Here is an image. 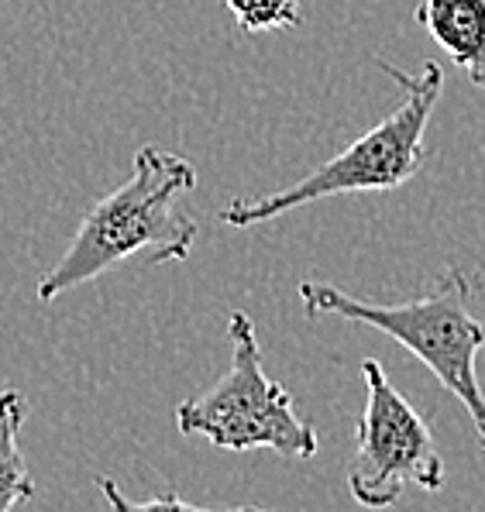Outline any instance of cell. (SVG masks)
I'll return each mask as SVG.
<instances>
[{
  "label": "cell",
  "instance_id": "6da1fadb",
  "mask_svg": "<svg viewBox=\"0 0 485 512\" xmlns=\"http://www.w3.org/2000/svg\"><path fill=\"white\" fill-rule=\"evenodd\" d=\"M197 186V169L176 152L159 145H142L135 152V169L124 186L93 203L66 255L38 282V299L52 303L76 286L117 265L138 262L145 269L190 258L197 241V220L179 210V196Z\"/></svg>",
  "mask_w": 485,
  "mask_h": 512
},
{
  "label": "cell",
  "instance_id": "7a4b0ae2",
  "mask_svg": "<svg viewBox=\"0 0 485 512\" xmlns=\"http://www.w3.org/2000/svg\"><path fill=\"white\" fill-rule=\"evenodd\" d=\"M468 293L472 286L461 269H448L434 293L406 303H369L327 282H300L296 289L307 317H341L375 327L424 361L430 375L465 406L485 451V392L475 375L479 351H485V320L468 310Z\"/></svg>",
  "mask_w": 485,
  "mask_h": 512
},
{
  "label": "cell",
  "instance_id": "3957f363",
  "mask_svg": "<svg viewBox=\"0 0 485 512\" xmlns=\"http://www.w3.org/2000/svg\"><path fill=\"white\" fill-rule=\"evenodd\" d=\"M382 73H389L403 90V100L386 121L365 131L358 141H351L344 152L324 165H317L300 183L283 186L269 196L255 200H231L221 210V220L228 227H252L262 220L283 217L296 207L327 200L341 193H386L403 183H410L427 159V124L444 90V73L437 62H424L417 73L379 62Z\"/></svg>",
  "mask_w": 485,
  "mask_h": 512
},
{
  "label": "cell",
  "instance_id": "277c9868",
  "mask_svg": "<svg viewBox=\"0 0 485 512\" xmlns=\"http://www.w3.org/2000/svg\"><path fill=\"white\" fill-rule=\"evenodd\" d=\"M231 368L207 392L176 406V427L186 437H207L221 451H276L286 461H310L320 451L317 427L300 420L293 396L265 375L262 348L248 313L228 317Z\"/></svg>",
  "mask_w": 485,
  "mask_h": 512
},
{
  "label": "cell",
  "instance_id": "5b68a950",
  "mask_svg": "<svg viewBox=\"0 0 485 512\" xmlns=\"http://www.w3.org/2000/svg\"><path fill=\"white\" fill-rule=\"evenodd\" d=\"M362 378L369 385V399L358 420L355 454L348 461L351 499L365 509H389L410 485L441 492L448 475L424 416L396 392L375 358L362 361Z\"/></svg>",
  "mask_w": 485,
  "mask_h": 512
},
{
  "label": "cell",
  "instance_id": "8992f818",
  "mask_svg": "<svg viewBox=\"0 0 485 512\" xmlns=\"http://www.w3.org/2000/svg\"><path fill=\"white\" fill-rule=\"evenodd\" d=\"M413 18L485 90V0H424Z\"/></svg>",
  "mask_w": 485,
  "mask_h": 512
},
{
  "label": "cell",
  "instance_id": "52a82bcc",
  "mask_svg": "<svg viewBox=\"0 0 485 512\" xmlns=\"http://www.w3.org/2000/svg\"><path fill=\"white\" fill-rule=\"evenodd\" d=\"M25 416L28 399L18 389L0 392V512H11L21 502L35 499V478H31L25 454L18 447Z\"/></svg>",
  "mask_w": 485,
  "mask_h": 512
},
{
  "label": "cell",
  "instance_id": "ba28073f",
  "mask_svg": "<svg viewBox=\"0 0 485 512\" xmlns=\"http://www.w3.org/2000/svg\"><path fill=\"white\" fill-rule=\"evenodd\" d=\"M228 11L238 18L241 31H279L300 25V4L296 0H224Z\"/></svg>",
  "mask_w": 485,
  "mask_h": 512
},
{
  "label": "cell",
  "instance_id": "9c48e42d",
  "mask_svg": "<svg viewBox=\"0 0 485 512\" xmlns=\"http://www.w3.org/2000/svg\"><path fill=\"white\" fill-rule=\"evenodd\" d=\"M93 485L104 492V499L111 502L114 512H269V509H258V506H234V509H207V506H193V502H183L176 492H162L155 499L135 502L117 488V482L111 475H93Z\"/></svg>",
  "mask_w": 485,
  "mask_h": 512
}]
</instances>
